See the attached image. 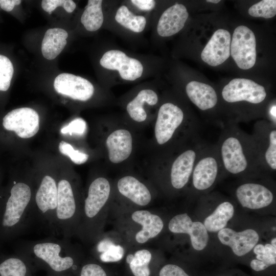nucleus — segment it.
Returning a JSON list of instances; mask_svg holds the SVG:
<instances>
[{
  "instance_id": "a878e982",
  "label": "nucleus",
  "mask_w": 276,
  "mask_h": 276,
  "mask_svg": "<svg viewBox=\"0 0 276 276\" xmlns=\"http://www.w3.org/2000/svg\"><path fill=\"white\" fill-rule=\"evenodd\" d=\"M234 208L229 201L220 203L204 221L207 231L217 232L225 228L228 221L233 217Z\"/></svg>"
},
{
  "instance_id": "c9c22d12",
  "label": "nucleus",
  "mask_w": 276,
  "mask_h": 276,
  "mask_svg": "<svg viewBox=\"0 0 276 276\" xmlns=\"http://www.w3.org/2000/svg\"><path fill=\"white\" fill-rule=\"evenodd\" d=\"M159 276H190L178 265L169 264L163 266L159 272Z\"/></svg>"
},
{
  "instance_id": "f704fd0d",
  "label": "nucleus",
  "mask_w": 276,
  "mask_h": 276,
  "mask_svg": "<svg viewBox=\"0 0 276 276\" xmlns=\"http://www.w3.org/2000/svg\"><path fill=\"white\" fill-rule=\"evenodd\" d=\"M79 276H107V275L100 265L94 262H88L82 266Z\"/></svg>"
},
{
  "instance_id": "b1692460",
  "label": "nucleus",
  "mask_w": 276,
  "mask_h": 276,
  "mask_svg": "<svg viewBox=\"0 0 276 276\" xmlns=\"http://www.w3.org/2000/svg\"><path fill=\"white\" fill-rule=\"evenodd\" d=\"M67 32L64 29L54 28L48 29L45 33L41 43V52L47 59H55L66 44Z\"/></svg>"
},
{
  "instance_id": "49530a36",
  "label": "nucleus",
  "mask_w": 276,
  "mask_h": 276,
  "mask_svg": "<svg viewBox=\"0 0 276 276\" xmlns=\"http://www.w3.org/2000/svg\"><path fill=\"white\" fill-rule=\"evenodd\" d=\"M220 276H225V275H220Z\"/></svg>"
},
{
  "instance_id": "aec40b11",
  "label": "nucleus",
  "mask_w": 276,
  "mask_h": 276,
  "mask_svg": "<svg viewBox=\"0 0 276 276\" xmlns=\"http://www.w3.org/2000/svg\"><path fill=\"white\" fill-rule=\"evenodd\" d=\"M186 92L190 100L202 111L213 109L217 104L216 91L209 84L192 81L186 85Z\"/></svg>"
},
{
  "instance_id": "a211bd4d",
  "label": "nucleus",
  "mask_w": 276,
  "mask_h": 276,
  "mask_svg": "<svg viewBox=\"0 0 276 276\" xmlns=\"http://www.w3.org/2000/svg\"><path fill=\"white\" fill-rule=\"evenodd\" d=\"M105 143L108 159L113 164L123 162L132 153L133 138L127 129L120 128L113 131L107 137Z\"/></svg>"
},
{
  "instance_id": "cd10ccee",
  "label": "nucleus",
  "mask_w": 276,
  "mask_h": 276,
  "mask_svg": "<svg viewBox=\"0 0 276 276\" xmlns=\"http://www.w3.org/2000/svg\"><path fill=\"white\" fill-rule=\"evenodd\" d=\"M115 19L121 26L135 33L142 32L146 24L144 16L135 15L124 5L117 11Z\"/></svg>"
},
{
  "instance_id": "72a5a7b5",
  "label": "nucleus",
  "mask_w": 276,
  "mask_h": 276,
  "mask_svg": "<svg viewBox=\"0 0 276 276\" xmlns=\"http://www.w3.org/2000/svg\"><path fill=\"white\" fill-rule=\"evenodd\" d=\"M86 129L85 122L81 118H77L71 122L67 125L62 127L60 132L62 134H82L84 133Z\"/></svg>"
},
{
  "instance_id": "ea45409f",
  "label": "nucleus",
  "mask_w": 276,
  "mask_h": 276,
  "mask_svg": "<svg viewBox=\"0 0 276 276\" xmlns=\"http://www.w3.org/2000/svg\"><path fill=\"white\" fill-rule=\"evenodd\" d=\"M21 1L20 0H1V8L7 12H10L13 10L14 6L19 5Z\"/></svg>"
},
{
  "instance_id": "2f4dec72",
  "label": "nucleus",
  "mask_w": 276,
  "mask_h": 276,
  "mask_svg": "<svg viewBox=\"0 0 276 276\" xmlns=\"http://www.w3.org/2000/svg\"><path fill=\"white\" fill-rule=\"evenodd\" d=\"M60 153L70 158L71 160L76 164L84 163L88 158V155L77 150H75L69 143L61 141L59 145Z\"/></svg>"
},
{
  "instance_id": "c756f323",
  "label": "nucleus",
  "mask_w": 276,
  "mask_h": 276,
  "mask_svg": "<svg viewBox=\"0 0 276 276\" xmlns=\"http://www.w3.org/2000/svg\"><path fill=\"white\" fill-rule=\"evenodd\" d=\"M249 14L253 17L270 18L276 14V1L263 0L251 6Z\"/></svg>"
},
{
  "instance_id": "f257e3e1",
  "label": "nucleus",
  "mask_w": 276,
  "mask_h": 276,
  "mask_svg": "<svg viewBox=\"0 0 276 276\" xmlns=\"http://www.w3.org/2000/svg\"><path fill=\"white\" fill-rule=\"evenodd\" d=\"M68 239L50 236L21 241L16 245L15 253L27 259L34 270L38 268L50 274L71 276L78 268V253Z\"/></svg>"
},
{
  "instance_id": "4be33fe9",
  "label": "nucleus",
  "mask_w": 276,
  "mask_h": 276,
  "mask_svg": "<svg viewBox=\"0 0 276 276\" xmlns=\"http://www.w3.org/2000/svg\"><path fill=\"white\" fill-rule=\"evenodd\" d=\"M119 192L124 196L140 206L148 204L151 200V195L148 188L135 177L127 175L118 181Z\"/></svg>"
},
{
  "instance_id": "0eeeda50",
  "label": "nucleus",
  "mask_w": 276,
  "mask_h": 276,
  "mask_svg": "<svg viewBox=\"0 0 276 276\" xmlns=\"http://www.w3.org/2000/svg\"><path fill=\"white\" fill-rule=\"evenodd\" d=\"M110 193V183L105 177H97L90 183L83 206V224L78 228L84 236H87L91 224L105 206Z\"/></svg>"
},
{
  "instance_id": "20e7f679",
  "label": "nucleus",
  "mask_w": 276,
  "mask_h": 276,
  "mask_svg": "<svg viewBox=\"0 0 276 276\" xmlns=\"http://www.w3.org/2000/svg\"><path fill=\"white\" fill-rule=\"evenodd\" d=\"M198 128L196 122L186 120L180 107L166 102L160 106L157 112L154 129L155 140L162 147L174 144L178 135L185 142H189L198 136Z\"/></svg>"
},
{
  "instance_id": "c85d7f7f",
  "label": "nucleus",
  "mask_w": 276,
  "mask_h": 276,
  "mask_svg": "<svg viewBox=\"0 0 276 276\" xmlns=\"http://www.w3.org/2000/svg\"><path fill=\"white\" fill-rule=\"evenodd\" d=\"M151 258V252L144 249L137 250L134 255H128L126 260L134 276H149L150 271L148 265Z\"/></svg>"
},
{
  "instance_id": "f8f14e48",
  "label": "nucleus",
  "mask_w": 276,
  "mask_h": 276,
  "mask_svg": "<svg viewBox=\"0 0 276 276\" xmlns=\"http://www.w3.org/2000/svg\"><path fill=\"white\" fill-rule=\"evenodd\" d=\"M100 63L106 69L119 71L120 77L126 80L134 81L141 77L143 72V66L139 60L118 50L105 52Z\"/></svg>"
},
{
  "instance_id": "79ce46f5",
  "label": "nucleus",
  "mask_w": 276,
  "mask_h": 276,
  "mask_svg": "<svg viewBox=\"0 0 276 276\" xmlns=\"http://www.w3.org/2000/svg\"><path fill=\"white\" fill-rule=\"evenodd\" d=\"M76 7L75 3L72 0H65L63 8L68 13H72Z\"/></svg>"
},
{
  "instance_id": "ddd939ff",
  "label": "nucleus",
  "mask_w": 276,
  "mask_h": 276,
  "mask_svg": "<svg viewBox=\"0 0 276 276\" xmlns=\"http://www.w3.org/2000/svg\"><path fill=\"white\" fill-rule=\"evenodd\" d=\"M54 87L58 93L81 101L89 100L94 93V86L88 80L69 73L58 75Z\"/></svg>"
},
{
  "instance_id": "58836bf2",
  "label": "nucleus",
  "mask_w": 276,
  "mask_h": 276,
  "mask_svg": "<svg viewBox=\"0 0 276 276\" xmlns=\"http://www.w3.org/2000/svg\"><path fill=\"white\" fill-rule=\"evenodd\" d=\"M113 244L111 240L107 238L103 239L97 243L96 251L100 254H102L106 251Z\"/></svg>"
},
{
  "instance_id": "dca6fc26",
  "label": "nucleus",
  "mask_w": 276,
  "mask_h": 276,
  "mask_svg": "<svg viewBox=\"0 0 276 276\" xmlns=\"http://www.w3.org/2000/svg\"><path fill=\"white\" fill-rule=\"evenodd\" d=\"M231 42V34L228 31L217 30L202 51V60L213 66L223 63L229 56Z\"/></svg>"
},
{
  "instance_id": "f03ea898",
  "label": "nucleus",
  "mask_w": 276,
  "mask_h": 276,
  "mask_svg": "<svg viewBox=\"0 0 276 276\" xmlns=\"http://www.w3.org/2000/svg\"><path fill=\"white\" fill-rule=\"evenodd\" d=\"M216 145L224 173L258 176L264 172L251 135L236 124L228 123L222 127Z\"/></svg>"
},
{
  "instance_id": "37998d69",
  "label": "nucleus",
  "mask_w": 276,
  "mask_h": 276,
  "mask_svg": "<svg viewBox=\"0 0 276 276\" xmlns=\"http://www.w3.org/2000/svg\"><path fill=\"white\" fill-rule=\"evenodd\" d=\"M270 244L272 246H273L274 247L276 248V238H274L271 240Z\"/></svg>"
},
{
  "instance_id": "6e6552de",
  "label": "nucleus",
  "mask_w": 276,
  "mask_h": 276,
  "mask_svg": "<svg viewBox=\"0 0 276 276\" xmlns=\"http://www.w3.org/2000/svg\"><path fill=\"white\" fill-rule=\"evenodd\" d=\"M264 172L276 170V126L267 120L257 122L251 134Z\"/></svg>"
},
{
  "instance_id": "a18cd8bd",
  "label": "nucleus",
  "mask_w": 276,
  "mask_h": 276,
  "mask_svg": "<svg viewBox=\"0 0 276 276\" xmlns=\"http://www.w3.org/2000/svg\"><path fill=\"white\" fill-rule=\"evenodd\" d=\"M47 276H68V275H54L48 274Z\"/></svg>"
},
{
  "instance_id": "5701e85b",
  "label": "nucleus",
  "mask_w": 276,
  "mask_h": 276,
  "mask_svg": "<svg viewBox=\"0 0 276 276\" xmlns=\"http://www.w3.org/2000/svg\"><path fill=\"white\" fill-rule=\"evenodd\" d=\"M34 269L22 255L0 252V276H33Z\"/></svg>"
},
{
  "instance_id": "7ed1b4c3",
  "label": "nucleus",
  "mask_w": 276,
  "mask_h": 276,
  "mask_svg": "<svg viewBox=\"0 0 276 276\" xmlns=\"http://www.w3.org/2000/svg\"><path fill=\"white\" fill-rule=\"evenodd\" d=\"M31 186L27 182L13 181L0 200V243L11 240L30 227L33 202Z\"/></svg>"
},
{
  "instance_id": "bb28decb",
  "label": "nucleus",
  "mask_w": 276,
  "mask_h": 276,
  "mask_svg": "<svg viewBox=\"0 0 276 276\" xmlns=\"http://www.w3.org/2000/svg\"><path fill=\"white\" fill-rule=\"evenodd\" d=\"M102 1L89 0L81 17V22L88 31H95L102 26L104 16Z\"/></svg>"
},
{
  "instance_id": "9d476101",
  "label": "nucleus",
  "mask_w": 276,
  "mask_h": 276,
  "mask_svg": "<svg viewBox=\"0 0 276 276\" xmlns=\"http://www.w3.org/2000/svg\"><path fill=\"white\" fill-rule=\"evenodd\" d=\"M230 51L239 68L248 70L253 67L257 57L256 40L253 32L244 26L237 27L233 34Z\"/></svg>"
},
{
  "instance_id": "7c9ffc66",
  "label": "nucleus",
  "mask_w": 276,
  "mask_h": 276,
  "mask_svg": "<svg viewBox=\"0 0 276 276\" xmlns=\"http://www.w3.org/2000/svg\"><path fill=\"white\" fill-rule=\"evenodd\" d=\"M13 73V66L10 60L0 55V91H7L9 89Z\"/></svg>"
},
{
  "instance_id": "f3484780",
  "label": "nucleus",
  "mask_w": 276,
  "mask_h": 276,
  "mask_svg": "<svg viewBox=\"0 0 276 276\" xmlns=\"http://www.w3.org/2000/svg\"><path fill=\"white\" fill-rule=\"evenodd\" d=\"M218 237L221 243L229 246L239 257L249 252L259 239L258 234L252 229L237 232L229 228H224L218 232Z\"/></svg>"
},
{
  "instance_id": "412c9836",
  "label": "nucleus",
  "mask_w": 276,
  "mask_h": 276,
  "mask_svg": "<svg viewBox=\"0 0 276 276\" xmlns=\"http://www.w3.org/2000/svg\"><path fill=\"white\" fill-rule=\"evenodd\" d=\"M131 218L133 221L142 226V229L135 235V240L140 244L156 237L164 227L162 219L147 210L136 211L132 213Z\"/></svg>"
},
{
  "instance_id": "1a4fd4ad",
  "label": "nucleus",
  "mask_w": 276,
  "mask_h": 276,
  "mask_svg": "<svg viewBox=\"0 0 276 276\" xmlns=\"http://www.w3.org/2000/svg\"><path fill=\"white\" fill-rule=\"evenodd\" d=\"M221 96L228 104L244 102L258 105L265 100L267 93L264 86L251 80L236 78L225 85L222 90Z\"/></svg>"
},
{
  "instance_id": "4c0bfd02",
  "label": "nucleus",
  "mask_w": 276,
  "mask_h": 276,
  "mask_svg": "<svg viewBox=\"0 0 276 276\" xmlns=\"http://www.w3.org/2000/svg\"><path fill=\"white\" fill-rule=\"evenodd\" d=\"M131 2L139 9L143 11H150L155 6L153 0H132Z\"/></svg>"
},
{
  "instance_id": "2eb2a0df",
  "label": "nucleus",
  "mask_w": 276,
  "mask_h": 276,
  "mask_svg": "<svg viewBox=\"0 0 276 276\" xmlns=\"http://www.w3.org/2000/svg\"><path fill=\"white\" fill-rule=\"evenodd\" d=\"M235 194L240 204L250 209H259L269 205L273 201V192L266 186L253 182L241 184Z\"/></svg>"
},
{
  "instance_id": "c03bdc74",
  "label": "nucleus",
  "mask_w": 276,
  "mask_h": 276,
  "mask_svg": "<svg viewBox=\"0 0 276 276\" xmlns=\"http://www.w3.org/2000/svg\"><path fill=\"white\" fill-rule=\"evenodd\" d=\"M206 2H209V3L217 4V3H219L220 1V0H208L206 1Z\"/></svg>"
},
{
  "instance_id": "393cba45",
  "label": "nucleus",
  "mask_w": 276,
  "mask_h": 276,
  "mask_svg": "<svg viewBox=\"0 0 276 276\" xmlns=\"http://www.w3.org/2000/svg\"><path fill=\"white\" fill-rule=\"evenodd\" d=\"M158 100V96L154 91L150 89H144L141 90L137 96L128 103L126 110L133 121L142 122L147 118V113L143 107L144 104L153 106L157 104Z\"/></svg>"
},
{
  "instance_id": "e433bc0d",
  "label": "nucleus",
  "mask_w": 276,
  "mask_h": 276,
  "mask_svg": "<svg viewBox=\"0 0 276 276\" xmlns=\"http://www.w3.org/2000/svg\"><path fill=\"white\" fill-rule=\"evenodd\" d=\"M65 0H44L41 2V7L43 10L50 14L58 7L63 8Z\"/></svg>"
},
{
  "instance_id": "6ab92c4d",
  "label": "nucleus",
  "mask_w": 276,
  "mask_h": 276,
  "mask_svg": "<svg viewBox=\"0 0 276 276\" xmlns=\"http://www.w3.org/2000/svg\"><path fill=\"white\" fill-rule=\"evenodd\" d=\"M189 14L186 7L177 4L166 9L162 14L157 26L158 35L169 37L177 33L184 27Z\"/></svg>"
},
{
  "instance_id": "423d86ee",
  "label": "nucleus",
  "mask_w": 276,
  "mask_h": 276,
  "mask_svg": "<svg viewBox=\"0 0 276 276\" xmlns=\"http://www.w3.org/2000/svg\"><path fill=\"white\" fill-rule=\"evenodd\" d=\"M204 144L197 136L181 146L176 154L169 160L166 167L174 189L180 190L187 185L195 161Z\"/></svg>"
},
{
  "instance_id": "39448f33",
  "label": "nucleus",
  "mask_w": 276,
  "mask_h": 276,
  "mask_svg": "<svg viewBox=\"0 0 276 276\" xmlns=\"http://www.w3.org/2000/svg\"><path fill=\"white\" fill-rule=\"evenodd\" d=\"M223 173L216 144L204 143L195 161L190 177L193 187L196 191H206Z\"/></svg>"
},
{
  "instance_id": "9b49d317",
  "label": "nucleus",
  "mask_w": 276,
  "mask_h": 276,
  "mask_svg": "<svg viewBox=\"0 0 276 276\" xmlns=\"http://www.w3.org/2000/svg\"><path fill=\"white\" fill-rule=\"evenodd\" d=\"M3 126L5 130L15 132L20 138H30L39 131V116L31 108L14 109L3 118Z\"/></svg>"
},
{
  "instance_id": "4468645a",
  "label": "nucleus",
  "mask_w": 276,
  "mask_h": 276,
  "mask_svg": "<svg viewBox=\"0 0 276 276\" xmlns=\"http://www.w3.org/2000/svg\"><path fill=\"white\" fill-rule=\"evenodd\" d=\"M168 228L173 233L188 234L195 250H201L207 245L209 235L204 224L199 221H192L186 213L173 217L169 223Z\"/></svg>"
},
{
  "instance_id": "a19ab883",
  "label": "nucleus",
  "mask_w": 276,
  "mask_h": 276,
  "mask_svg": "<svg viewBox=\"0 0 276 276\" xmlns=\"http://www.w3.org/2000/svg\"><path fill=\"white\" fill-rule=\"evenodd\" d=\"M268 122L276 126V105L273 104L269 108L268 111Z\"/></svg>"
},
{
  "instance_id": "473e14b6",
  "label": "nucleus",
  "mask_w": 276,
  "mask_h": 276,
  "mask_svg": "<svg viewBox=\"0 0 276 276\" xmlns=\"http://www.w3.org/2000/svg\"><path fill=\"white\" fill-rule=\"evenodd\" d=\"M124 249L120 245H112L106 251L99 255L103 262H116L121 260L124 256Z\"/></svg>"
}]
</instances>
